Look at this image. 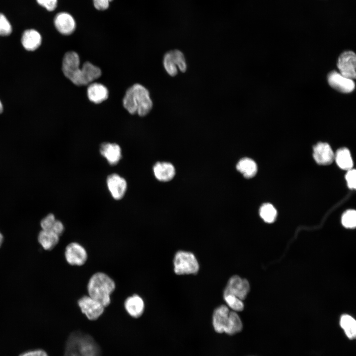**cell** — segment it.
<instances>
[{"label": "cell", "instance_id": "f546056e", "mask_svg": "<svg viewBox=\"0 0 356 356\" xmlns=\"http://www.w3.org/2000/svg\"><path fill=\"white\" fill-rule=\"evenodd\" d=\"M356 170L352 169L348 170L346 175V179L347 180L348 186L351 189L356 188Z\"/></svg>", "mask_w": 356, "mask_h": 356}, {"label": "cell", "instance_id": "8fae6325", "mask_svg": "<svg viewBox=\"0 0 356 356\" xmlns=\"http://www.w3.org/2000/svg\"><path fill=\"white\" fill-rule=\"evenodd\" d=\"M337 65L342 75L352 80L356 78V56L353 51L343 52L338 58Z\"/></svg>", "mask_w": 356, "mask_h": 356}, {"label": "cell", "instance_id": "3957f363", "mask_svg": "<svg viewBox=\"0 0 356 356\" xmlns=\"http://www.w3.org/2000/svg\"><path fill=\"white\" fill-rule=\"evenodd\" d=\"M64 356H101V351L90 336L75 331L68 338Z\"/></svg>", "mask_w": 356, "mask_h": 356}, {"label": "cell", "instance_id": "ba28073f", "mask_svg": "<svg viewBox=\"0 0 356 356\" xmlns=\"http://www.w3.org/2000/svg\"><path fill=\"white\" fill-rule=\"evenodd\" d=\"M64 256L67 262L72 266H81L84 265L88 259L86 249L80 243L73 242L65 248Z\"/></svg>", "mask_w": 356, "mask_h": 356}, {"label": "cell", "instance_id": "f1b7e54d", "mask_svg": "<svg viewBox=\"0 0 356 356\" xmlns=\"http://www.w3.org/2000/svg\"><path fill=\"white\" fill-rule=\"evenodd\" d=\"M56 219L54 215L49 213L44 217L40 222V226L42 230H51Z\"/></svg>", "mask_w": 356, "mask_h": 356}, {"label": "cell", "instance_id": "277c9868", "mask_svg": "<svg viewBox=\"0 0 356 356\" xmlns=\"http://www.w3.org/2000/svg\"><path fill=\"white\" fill-rule=\"evenodd\" d=\"M116 288L114 280L102 272L94 273L89 278L87 290L89 296L100 303L104 307L111 303V295Z\"/></svg>", "mask_w": 356, "mask_h": 356}, {"label": "cell", "instance_id": "1f68e13d", "mask_svg": "<svg viewBox=\"0 0 356 356\" xmlns=\"http://www.w3.org/2000/svg\"><path fill=\"white\" fill-rule=\"evenodd\" d=\"M65 227L63 222L56 219L51 230L60 236L63 233Z\"/></svg>", "mask_w": 356, "mask_h": 356}, {"label": "cell", "instance_id": "484cf974", "mask_svg": "<svg viewBox=\"0 0 356 356\" xmlns=\"http://www.w3.org/2000/svg\"><path fill=\"white\" fill-rule=\"evenodd\" d=\"M224 301L227 307L234 312H240L244 308L243 301L230 294H223Z\"/></svg>", "mask_w": 356, "mask_h": 356}, {"label": "cell", "instance_id": "e575fe53", "mask_svg": "<svg viewBox=\"0 0 356 356\" xmlns=\"http://www.w3.org/2000/svg\"><path fill=\"white\" fill-rule=\"evenodd\" d=\"M4 237L2 234L0 232V247L3 242Z\"/></svg>", "mask_w": 356, "mask_h": 356}, {"label": "cell", "instance_id": "603a6c76", "mask_svg": "<svg viewBox=\"0 0 356 356\" xmlns=\"http://www.w3.org/2000/svg\"><path fill=\"white\" fill-rule=\"evenodd\" d=\"M338 166L343 170H349L353 167V161L350 151L346 148L338 150L334 156Z\"/></svg>", "mask_w": 356, "mask_h": 356}, {"label": "cell", "instance_id": "2e32d148", "mask_svg": "<svg viewBox=\"0 0 356 356\" xmlns=\"http://www.w3.org/2000/svg\"><path fill=\"white\" fill-rule=\"evenodd\" d=\"M313 156L318 164L326 165L332 162L335 156L328 143L319 142L313 147Z\"/></svg>", "mask_w": 356, "mask_h": 356}, {"label": "cell", "instance_id": "8992f818", "mask_svg": "<svg viewBox=\"0 0 356 356\" xmlns=\"http://www.w3.org/2000/svg\"><path fill=\"white\" fill-rule=\"evenodd\" d=\"M163 62L165 71L172 77L177 75L178 70L184 72L187 69V63L184 55L178 49L170 50L166 53Z\"/></svg>", "mask_w": 356, "mask_h": 356}, {"label": "cell", "instance_id": "6da1fadb", "mask_svg": "<svg viewBox=\"0 0 356 356\" xmlns=\"http://www.w3.org/2000/svg\"><path fill=\"white\" fill-rule=\"evenodd\" d=\"M80 58L75 51L66 52L63 59L62 71L64 75L75 85H89L101 76L100 69L87 61L80 68Z\"/></svg>", "mask_w": 356, "mask_h": 356}, {"label": "cell", "instance_id": "ffe728a7", "mask_svg": "<svg viewBox=\"0 0 356 356\" xmlns=\"http://www.w3.org/2000/svg\"><path fill=\"white\" fill-rule=\"evenodd\" d=\"M42 38L40 34L34 29L27 30L23 33L21 43L27 50L33 51L41 45Z\"/></svg>", "mask_w": 356, "mask_h": 356}, {"label": "cell", "instance_id": "d6a6232c", "mask_svg": "<svg viewBox=\"0 0 356 356\" xmlns=\"http://www.w3.org/2000/svg\"><path fill=\"white\" fill-rule=\"evenodd\" d=\"M113 0H93V4L95 8L99 10L107 9L109 3Z\"/></svg>", "mask_w": 356, "mask_h": 356}, {"label": "cell", "instance_id": "d590c367", "mask_svg": "<svg viewBox=\"0 0 356 356\" xmlns=\"http://www.w3.org/2000/svg\"><path fill=\"white\" fill-rule=\"evenodd\" d=\"M2 110H3L2 105L1 101H0V113L2 112Z\"/></svg>", "mask_w": 356, "mask_h": 356}, {"label": "cell", "instance_id": "ac0fdd59", "mask_svg": "<svg viewBox=\"0 0 356 356\" xmlns=\"http://www.w3.org/2000/svg\"><path fill=\"white\" fill-rule=\"evenodd\" d=\"M153 172L155 178L160 181H168L171 180L175 175V169L170 163L158 162L153 167Z\"/></svg>", "mask_w": 356, "mask_h": 356}, {"label": "cell", "instance_id": "52a82bcc", "mask_svg": "<svg viewBox=\"0 0 356 356\" xmlns=\"http://www.w3.org/2000/svg\"><path fill=\"white\" fill-rule=\"evenodd\" d=\"M82 312L91 320L98 318L103 313L104 307L99 302L89 295L83 296L78 301Z\"/></svg>", "mask_w": 356, "mask_h": 356}, {"label": "cell", "instance_id": "d4e9b609", "mask_svg": "<svg viewBox=\"0 0 356 356\" xmlns=\"http://www.w3.org/2000/svg\"><path fill=\"white\" fill-rule=\"evenodd\" d=\"M260 215L265 222L270 223L273 222L275 220L277 212L271 204L266 203L261 207Z\"/></svg>", "mask_w": 356, "mask_h": 356}, {"label": "cell", "instance_id": "9c48e42d", "mask_svg": "<svg viewBox=\"0 0 356 356\" xmlns=\"http://www.w3.org/2000/svg\"><path fill=\"white\" fill-rule=\"evenodd\" d=\"M107 189L112 197L116 200L123 198L126 193L128 183L126 179L117 173H112L106 178Z\"/></svg>", "mask_w": 356, "mask_h": 356}, {"label": "cell", "instance_id": "7c38bea8", "mask_svg": "<svg viewBox=\"0 0 356 356\" xmlns=\"http://www.w3.org/2000/svg\"><path fill=\"white\" fill-rule=\"evenodd\" d=\"M229 308L222 305L217 308L213 315V325L215 330L219 333H226L230 322Z\"/></svg>", "mask_w": 356, "mask_h": 356}, {"label": "cell", "instance_id": "7402d4cb", "mask_svg": "<svg viewBox=\"0 0 356 356\" xmlns=\"http://www.w3.org/2000/svg\"><path fill=\"white\" fill-rule=\"evenodd\" d=\"M237 170L246 178H251L257 173V166L252 159L248 158L241 159L236 165Z\"/></svg>", "mask_w": 356, "mask_h": 356}, {"label": "cell", "instance_id": "5bb4252c", "mask_svg": "<svg viewBox=\"0 0 356 356\" xmlns=\"http://www.w3.org/2000/svg\"><path fill=\"white\" fill-rule=\"evenodd\" d=\"M99 152L111 166L118 164L122 158V152L120 146L114 142L102 143L99 147Z\"/></svg>", "mask_w": 356, "mask_h": 356}, {"label": "cell", "instance_id": "d6986e66", "mask_svg": "<svg viewBox=\"0 0 356 356\" xmlns=\"http://www.w3.org/2000/svg\"><path fill=\"white\" fill-rule=\"evenodd\" d=\"M87 94L90 101L94 103H100L107 99L108 90L102 84L91 83L87 89Z\"/></svg>", "mask_w": 356, "mask_h": 356}, {"label": "cell", "instance_id": "4dcf8cb0", "mask_svg": "<svg viewBox=\"0 0 356 356\" xmlns=\"http://www.w3.org/2000/svg\"><path fill=\"white\" fill-rule=\"evenodd\" d=\"M38 3L48 11L54 10L56 7L57 0H37Z\"/></svg>", "mask_w": 356, "mask_h": 356}, {"label": "cell", "instance_id": "cb8c5ba5", "mask_svg": "<svg viewBox=\"0 0 356 356\" xmlns=\"http://www.w3.org/2000/svg\"><path fill=\"white\" fill-rule=\"evenodd\" d=\"M341 327L344 330L347 336L353 339L356 336V322L355 319L348 314L341 316L340 321Z\"/></svg>", "mask_w": 356, "mask_h": 356}, {"label": "cell", "instance_id": "836d02e7", "mask_svg": "<svg viewBox=\"0 0 356 356\" xmlns=\"http://www.w3.org/2000/svg\"><path fill=\"white\" fill-rule=\"evenodd\" d=\"M19 356H48V355L43 350L38 349L23 353Z\"/></svg>", "mask_w": 356, "mask_h": 356}, {"label": "cell", "instance_id": "5b68a950", "mask_svg": "<svg viewBox=\"0 0 356 356\" xmlns=\"http://www.w3.org/2000/svg\"><path fill=\"white\" fill-rule=\"evenodd\" d=\"M174 271L178 275L195 274L199 269L198 262L191 252L178 251L174 259Z\"/></svg>", "mask_w": 356, "mask_h": 356}, {"label": "cell", "instance_id": "44dd1931", "mask_svg": "<svg viewBox=\"0 0 356 356\" xmlns=\"http://www.w3.org/2000/svg\"><path fill=\"white\" fill-rule=\"evenodd\" d=\"M60 236L51 230H41L38 235V241L42 248L49 251L53 249L59 241Z\"/></svg>", "mask_w": 356, "mask_h": 356}, {"label": "cell", "instance_id": "30bf717a", "mask_svg": "<svg viewBox=\"0 0 356 356\" xmlns=\"http://www.w3.org/2000/svg\"><path fill=\"white\" fill-rule=\"evenodd\" d=\"M249 291L250 285L247 280L238 275H233L229 279L223 294H232L243 301Z\"/></svg>", "mask_w": 356, "mask_h": 356}, {"label": "cell", "instance_id": "4316f807", "mask_svg": "<svg viewBox=\"0 0 356 356\" xmlns=\"http://www.w3.org/2000/svg\"><path fill=\"white\" fill-rule=\"evenodd\" d=\"M342 223L347 228H354L356 225V212L355 210L347 211L342 217Z\"/></svg>", "mask_w": 356, "mask_h": 356}, {"label": "cell", "instance_id": "83f0119b", "mask_svg": "<svg viewBox=\"0 0 356 356\" xmlns=\"http://www.w3.org/2000/svg\"><path fill=\"white\" fill-rule=\"evenodd\" d=\"M12 32V27L6 17L0 13V36H8Z\"/></svg>", "mask_w": 356, "mask_h": 356}, {"label": "cell", "instance_id": "e0dca14e", "mask_svg": "<svg viewBox=\"0 0 356 356\" xmlns=\"http://www.w3.org/2000/svg\"><path fill=\"white\" fill-rule=\"evenodd\" d=\"M144 306L143 300L137 294L128 297L124 302V308L126 312L134 318H138L142 315Z\"/></svg>", "mask_w": 356, "mask_h": 356}, {"label": "cell", "instance_id": "9a60e30c", "mask_svg": "<svg viewBox=\"0 0 356 356\" xmlns=\"http://www.w3.org/2000/svg\"><path fill=\"white\" fill-rule=\"evenodd\" d=\"M54 23L58 31L63 35H70L76 29L75 19L67 12L58 13L55 17Z\"/></svg>", "mask_w": 356, "mask_h": 356}, {"label": "cell", "instance_id": "4fadbf2b", "mask_svg": "<svg viewBox=\"0 0 356 356\" xmlns=\"http://www.w3.org/2000/svg\"><path fill=\"white\" fill-rule=\"evenodd\" d=\"M328 82L331 87L339 91L349 93L355 89V82L352 79L346 78L340 73L333 71L327 77Z\"/></svg>", "mask_w": 356, "mask_h": 356}, {"label": "cell", "instance_id": "7a4b0ae2", "mask_svg": "<svg viewBox=\"0 0 356 356\" xmlns=\"http://www.w3.org/2000/svg\"><path fill=\"white\" fill-rule=\"evenodd\" d=\"M123 103L130 114L137 113L140 116L148 114L153 107L148 90L139 84H135L127 90Z\"/></svg>", "mask_w": 356, "mask_h": 356}]
</instances>
